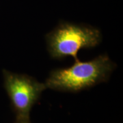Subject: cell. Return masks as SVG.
<instances>
[{"mask_svg": "<svg viewBox=\"0 0 123 123\" xmlns=\"http://www.w3.org/2000/svg\"><path fill=\"white\" fill-rule=\"evenodd\" d=\"M115 68L116 64L106 54L90 61L80 62L78 59L68 68L52 70L45 85L57 91L77 92L107 81Z\"/></svg>", "mask_w": 123, "mask_h": 123, "instance_id": "6da1fadb", "label": "cell"}, {"mask_svg": "<svg viewBox=\"0 0 123 123\" xmlns=\"http://www.w3.org/2000/svg\"><path fill=\"white\" fill-rule=\"evenodd\" d=\"M101 39V31L96 27L68 22L60 23L46 35L49 53L56 60L73 57L77 60L79 51L97 47Z\"/></svg>", "mask_w": 123, "mask_h": 123, "instance_id": "7a4b0ae2", "label": "cell"}, {"mask_svg": "<svg viewBox=\"0 0 123 123\" xmlns=\"http://www.w3.org/2000/svg\"><path fill=\"white\" fill-rule=\"evenodd\" d=\"M4 86L8 96L16 118H30L31 108L47 89L45 84L25 75L3 70Z\"/></svg>", "mask_w": 123, "mask_h": 123, "instance_id": "3957f363", "label": "cell"}, {"mask_svg": "<svg viewBox=\"0 0 123 123\" xmlns=\"http://www.w3.org/2000/svg\"><path fill=\"white\" fill-rule=\"evenodd\" d=\"M14 123H31L30 118H16V120Z\"/></svg>", "mask_w": 123, "mask_h": 123, "instance_id": "277c9868", "label": "cell"}]
</instances>
